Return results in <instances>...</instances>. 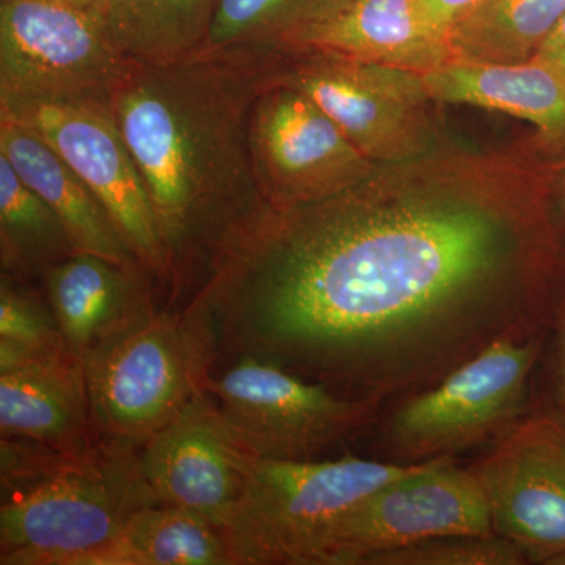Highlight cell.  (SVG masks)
I'll list each match as a JSON object with an SVG mask.
<instances>
[{
    "label": "cell",
    "mask_w": 565,
    "mask_h": 565,
    "mask_svg": "<svg viewBox=\"0 0 565 565\" xmlns=\"http://www.w3.org/2000/svg\"><path fill=\"white\" fill-rule=\"evenodd\" d=\"M482 0H416L423 20L446 39L452 24L467 17Z\"/></svg>",
    "instance_id": "27"
},
{
    "label": "cell",
    "mask_w": 565,
    "mask_h": 565,
    "mask_svg": "<svg viewBox=\"0 0 565 565\" xmlns=\"http://www.w3.org/2000/svg\"><path fill=\"white\" fill-rule=\"evenodd\" d=\"M154 504L136 449L71 456L0 437V565H68Z\"/></svg>",
    "instance_id": "3"
},
{
    "label": "cell",
    "mask_w": 565,
    "mask_h": 565,
    "mask_svg": "<svg viewBox=\"0 0 565 565\" xmlns=\"http://www.w3.org/2000/svg\"><path fill=\"white\" fill-rule=\"evenodd\" d=\"M541 222L476 200H384L370 182L264 207L188 303L218 348L384 403L430 388L503 337L546 333Z\"/></svg>",
    "instance_id": "1"
},
{
    "label": "cell",
    "mask_w": 565,
    "mask_h": 565,
    "mask_svg": "<svg viewBox=\"0 0 565 565\" xmlns=\"http://www.w3.org/2000/svg\"><path fill=\"white\" fill-rule=\"evenodd\" d=\"M264 76L255 52L202 51L172 63L128 58L111 85V110L169 255L172 300L195 292L226 241L266 207L248 143Z\"/></svg>",
    "instance_id": "2"
},
{
    "label": "cell",
    "mask_w": 565,
    "mask_h": 565,
    "mask_svg": "<svg viewBox=\"0 0 565 565\" xmlns=\"http://www.w3.org/2000/svg\"><path fill=\"white\" fill-rule=\"evenodd\" d=\"M565 13V0H482L446 32L451 62L531 61Z\"/></svg>",
    "instance_id": "22"
},
{
    "label": "cell",
    "mask_w": 565,
    "mask_h": 565,
    "mask_svg": "<svg viewBox=\"0 0 565 565\" xmlns=\"http://www.w3.org/2000/svg\"><path fill=\"white\" fill-rule=\"evenodd\" d=\"M253 174L264 203L291 207L322 202L371 180L367 159L308 96L266 84L248 122Z\"/></svg>",
    "instance_id": "10"
},
{
    "label": "cell",
    "mask_w": 565,
    "mask_h": 565,
    "mask_svg": "<svg viewBox=\"0 0 565 565\" xmlns=\"http://www.w3.org/2000/svg\"><path fill=\"white\" fill-rule=\"evenodd\" d=\"M68 565H262L228 527L173 505L154 504L131 516L106 545Z\"/></svg>",
    "instance_id": "20"
},
{
    "label": "cell",
    "mask_w": 565,
    "mask_h": 565,
    "mask_svg": "<svg viewBox=\"0 0 565 565\" xmlns=\"http://www.w3.org/2000/svg\"><path fill=\"white\" fill-rule=\"evenodd\" d=\"M126 63L103 17L63 0L0 2V96L109 93Z\"/></svg>",
    "instance_id": "11"
},
{
    "label": "cell",
    "mask_w": 565,
    "mask_h": 565,
    "mask_svg": "<svg viewBox=\"0 0 565 565\" xmlns=\"http://www.w3.org/2000/svg\"><path fill=\"white\" fill-rule=\"evenodd\" d=\"M316 2L318 0H217L202 51H264L282 29Z\"/></svg>",
    "instance_id": "25"
},
{
    "label": "cell",
    "mask_w": 565,
    "mask_h": 565,
    "mask_svg": "<svg viewBox=\"0 0 565 565\" xmlns=\"http://www.w3.org/2000/svg\"><path fill=\"white\" fill-rule=\"evenodd\" d=\"M430 98L503 111L535 126L552 143L565 145V76L531 58L514 65L449 62L423 74Z\"/></svg>",
    "instance_id": "19"
},
{
    "label": "cell",
    "mask_w": 565,
    "mask_h": 565,
    "mask_svg": "<svg viewBox=\"0 0 565 565\" xmlns=\"http://www.w3.org/2000/svg\"><path fill=\"white\" fill-rule=\"evenodd\" d=\"M217 0H109L104 28L122 57L172 63L203 50Z\"/></svg>",
    "instance_id": "21"
},
{
    "label": "cell",
    "mask_w": 565,
    "mask_h": 565,
    "mask_svg": "<svg viewBox=\"0 0 565 565\" xmlns=\"http://www.w3.org/2000/svg\"><path fill=\"white\" fill-rule=\"evenodd\" d=\"M66 355L71 353L43 289L0 275V366Z\"/></svg>",
    "instance_id": "24"
},
{
    "label": "cell",
    "mask_w": 565,
    "mask_h": 565,
    "mask_svg": "<svg viewBox=\"0 0 565 565\" xmlns=\"http://www.w3.org/2000/svg\"><path fill=\"white\" fill-rule=\"evenodd\" d=\"M0 154L57 214L74 250L141 269L99 200L39 134L0 115Z\"/></svg>",
    "instance_id": "18"
},
{
    "label": "cell",
    "mask_w": 565,
    "mask_h": 565,
    "mask_svg": "<svg viewBox=\"0 0 565 565\" xmlns=\"http://www.w3.org/2000/svg\"><path fill=\"white\" fill-rule=\"evenodd\" d=\"M74 359L84 362L104 340L158 307L156 285L137 267L74 253L40 280Z\"/></svg>",
    "instance_id": "17"
},
{
    "label": "cell",
    "mask_w": 565,
    "mask_h": 565,
    "mask_svg": "<svg viewBox=\"0 0 565 565\" xmlns=\"http://www.w3.org/2000/svg\"><path fill=\"white\" fill-rule=\"evenodd\" d=\"M545 334L503 337L430 388L405 397L385 429L399 463L455 457L497 441L522 422Z\"/></svg>",
    "instance_id": "6"
},
{
    "label": "cell",
    "mask_w": 565,
    "mask_h": 565,
    "mask_svg": "<svg viewBox=\"0 0 565 565\" xmlns=\"http://www.w3.org/2000/svg\"><path fill=\"white\" fill-rule=\"evenodd\" d=\"M218 359L214 321L195 305L156 307L122 327L82 362L99 440L140 451L206 392Z\"/></svg>",
    "instance_id": "4"
},
{
    "label": "cell",
    "mask_w": 565,
    "mask_h": 565,
    "mask_svg": "<svg viewBox=\"0 0 565 565\" xmlns=\"http://www.w3.org/2000/svg\"><path fill=\"white\" fill-rule=\"evenodd\" d=\"M237 462L247 481L248 539L263 565H323L345 516L419 463L351 455L338 460L262 459L241 444Z\"/></svg>",
    "instance_id": "5"
},
{
    "label": "cell",
    "mask_w": 565,
    "mask_h": 565,
    "mask_svg": "<svg viewBox=\"0 0 565 565\" xmlns=\"http://www.w3.org/2000/svg\"><path fill=\"white\" fill-rule=\"evenodd\" d=\"M525 556L497 534L449 535L371 557L366 565H522Z\"/></svg>",
    "instance_id": "26"
},
{
    "label": "cell",
    "mask_w": 565,
    "mask_h": 565,
    "mask_svg": "<svg viewBox=\"0 0 565 565\" xmlns=\"http://www.w3.org/2000/svg\"><path fill=\"white\" fill-rule=\"evenodd\" d=\"M212 373L211 394L233 437L262 459L307 460L370 426L381 403L343 396L255 355Z\"/></svg>",
    "instance_id": "8"
},
{
    "label": "cell",
    "mask_w": 565,
    "mask_h": 565,
    "mask_svg": "<svg viewBox=\"0 0 565 565\" xmlns=\"http://www.w3.org/2000/svg\"><path fill=\"white\" fill-rule=\"evenodd\" d=\"M0 2H7V0H0Z\"/></svg>",
    "instance_id": "32"
},
{
    "label": "cell",
    "mask_w": 565,
    "mask_h": 565,
    "mask_svg": "<svg viewBox=\"0 0 565 565\" xmlns=\"http://www.w3.org/2000/svg\"><path fill=\"white\" fill-rule=\"evenodd\" d=\"M545 565H565V552L552 557V559H550Z\"/></svg>",
    "instance_id": "31"
},
{
    "label": "cell",
    "mask_w": 565,
    "mask_h": 565,
    "mask_svg": "<svg viewBox=\"0 0 565 565\" xmlns=\"http://www.w3.org/2000/svg\"><path fill=\"white\" fill-rule=\"evenodd\" d=\"M0 115L21 122L68 163L107 211L156 288L172 292V267L147 189L111 110L109 93L0 96Z\"/></svg>",
    "instance_id": "7"
},
{
    "label": "cell",
    "mask_w": 565,
    "mask_h": 565,
    "mask_svg": "<svg viewBox=\"0 0 565 565\" xmlns=\"http://www.w3.org/2000/svg\"><path fill=\"white\" fill-rule=\"evenodd\" d=\"M63 2L70 3V6L76 7V9L87 11V13L96 14V17H104V11H106L109 0H63Z\"/></svg>",
    "instance_id": "30"
},
{
    "label": "cell",
    "mask_w": 565,
    "mask_h": 565,
    "mask_svg": "<svg viewBox=\"0 0 565 565\" xmlns=\"http://www.w3.org/2000/svg\"><path fill=\"white\" fill-rule=\"evenodd\" d=\"M266 84L302 92L374 163L403 162L430 143L423 74L316 52H264Z\"/></svg>",
    "instance_id": "9"
},
{
    "label": "cell",
    "mask_w": 565,
    "mask_h": 565,
    "mask_svg": "<svg viewBox=\"0 0 565 565\" xmlns=\"http://www.w3.org/2000/svg\"><path fill=\"white\" fill-rule=\"evenodd\" d=\"M489 505L493 533L512 542L527 564L565 552V422L522 419L470 467Z\"/></svg>",
    "instance_id": "13"
},
{
    "label": "cell",
    "mask_w": 565,
    "mask_h": 565,
    "mask_svg": "<svg viewBox=\"0 0 565 565\" xmlns=\"http://www.w3.org/2000/svg\"><path fill=\"white\" fill-rule=\"evenodd\" d=\"M564 192H565V185H564Z\"/></svg>",
    "instance_id": "33"
},
{
    "label": "cell",
    "mask_w": 565,
    "mask_h": 565,
    "mask_svg": "<svg viewBox=\"0 0 565 565\" xmlns=\"http://www.w3.org/2000/svg\"><path fill=\"white\" fill-rule=\"evenodd\" d=\"M74 253L57 214L0 154V275L40 282L50 267Z\"/></svg>",
    "instance_id": "23"
},
{
    "label": "cell",
    "mask_w": 565,
    "mask_h": 565,
    "mask_svg": "<svg viewBox=\"0 0 565 565\" xmlns=\"http://www.w3.org/2000/svg\"><path fill=\"white\" fill-rule=\"evenodd\" d=\"M494 534L489 505L470 468L455 457L419 462L362 501L338 527L323 565H366L371 557L449 535Z\"/></svg>",
    "instance_id": "12"
},
{
    "label": "cell",
    "mask_w": 565,
    "mask_h": 565,
    "mask_svg": "<svg viewBox=\"0 0 565 565\" xmlns=\"http://www.w3.org/2000/svg\"><path fill=\"white\" fill-rule=\"evenodd\" d=\"M557 341L553 393H555V416L565 422V307L557 311Z\"/></svg>",
    "instance_id": "28"
},
{
    "label": "cell",
    "mask_w": 565,
    "mask_h": 565,
    "mask_svg": "<svg viewBox=\"0 0 565 565\" xmlns=\"http://www.w3.org/2000/svg\"><path fill=\"white\" fill-rule=\"evenodd\" d=\"M237 448L211 394L203 392L141 446L140 468L159 503L228 527L253 548L247 481L237 462Z\"/></svg>",
    "instance_id": "14"
},
{
    "label": "cell",
    "mask_w": 565,
    "mask_h": 565,
    "mask_svg": "<svg viewBox=\"0 0 565 565\" xmlns=\"http://www.w3.org/2000/svg\"><path fill=\"white\" fill-rule=\"evenodd\" d=\"M534 58L555 66L565 76V13L555 25L552 33L546 36L542 46L539 47Z\"/></svg>",
    "instance_id": "29"
},
{
    "label": "cell",
    "mask_w": 565,
    "mask_h": 565,
    "mask_svg": "<svg viewBox=\"0 0 565 565\" xmlns=\"http://www.w3.org/2000/svg\"><path fill=\"white\" fill-rule=\"evenodd\" d=\"M259 52H316L422 74L451 62L416 0H318Z\"/></svg>",
    "instance_id": "15"
},
{
    "label": "cell",
    "mask_w": 565,
    "mask_h": 565,
    "mask_svg": "<svg viewBox=\"0 0 565 565\" xmlns=\"http://www.w3.org/2000/svg\"><path fill=\"white\" fill-rule=\"evenodd\" d=\"M0 437L87 456L102 440L93 426L84 366L73 355L0 366Z\"/></svg>",
    "instance_id": "16"
}]
</instances>
